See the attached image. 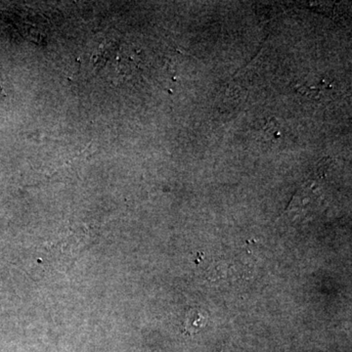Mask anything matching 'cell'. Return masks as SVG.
<instances>
[{
	"mask_svg": "<svg viewBox=\"0 0 352 352\" xmlns=\"http://www.w3.org/2000/svg\"><path fill=\"white\" fill-rule=\"evenodd\" d=\"M3 87H2L1 83H0V98H1V97L3 96Z\"/></svg>",
	"mask_w": 352,
	"mask_h": 352,
	"instance_id": "1",
	"label": "cell"
}]
</instances>
